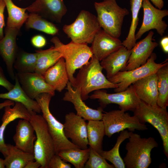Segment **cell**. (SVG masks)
Listing matches in <instances>:
<instances>
[{
  "mask_svg": "<svg viewBox=\"0 0 168 168\" xmlns=\"http://www.w3.org/2000/svg\"><path fill=\"white\" fill-rule=\"evenodd\" d=\"M20 30L6 27L5 35L0 40V55L4 62L10 77L15 80L13 64L18 52L16 38Z\"/></svg>",
  "mask_w": 168,
  "mask_h": 168,
  "instance_id": "cell-16",
  "label": "cell"
},
{
  "mask_svg": "<svg viewBox=\"0 0 168 168\" xmlns=\"http://www.w3.org/2000/svg\"><path fill=\"white\" fill-rule=\"evenodd\" d=\"M97 16L89 12L82 10L75 21L64 25L63 30L71 41L79 44H91L101 29Z\"/></svg>",
  "mask_w": 168,
  "mask_h": 168,
  "instance_id": "cell-6",
  "label": "cell"
},
{
  "mask_svg": "<svg viewBox=\"0 0 168 168\" xmlns=\"http://www.w3.org/2000/svg\"><path fill=\"white\" fill-rule=\"evenodd\" d=\"M8 155L4 163L7 168H25L30 161L35 160L34 154L26 152L10 144H6Z\"/></svg>",
  "mask_w": 168,
  "mask_h": 168,
  "instance_id": "cell-26",
  "label": "cell"
},
{
  "mask_svg": "<svg viewBox=\"0 0 168 168\" xmlns=\"http://www.w3.org/2000/svg\"><path fill=\"white\" fill-rule=\"evenodd\" d=\"M156 73L158 76L157 104L160 107L167 109L168 106V64L161 68Z\"/></svg>",
  "mask_w": 168,
  "mask_h": 168,
  "instance_id": "cell-35",
  "label": "cell"
},
{
  "mask_svg": "<svg viewBox=\"0 0 168 168\" xmlns=\"http://www.w3.org/2000/svg\"><path fill=\"white\" fill-rule=\"evenodd\" d=\"M87 138L89 147L100 155L103 151L102 142L105 135L102 120H90L87 123Z\"/></svg>",
  "mask_w": 168,
  "mask_h": 168,
  "instance_id": "cell-27",
  "label": "cell"
},
{
  "mask_svg": "<svg viewBox=\"0 0 168 168\" xmlns=\"http://www.w3.org/2000/svg\"></svg>",
  "mask_w": 168,
  "mask_h": 168,
  "instance_id": "cell-47",
  "label": "cell"
},
{
  "mask_svg": "<svg viewBox=\"0 0 168 168\" xmlns=\"http://www.w3.org/2000/svg\"><path fill=\"white\" fill-rule=\"evenodd\" d=\"M19 0V1H21V0Z\"/></svg>",
  "mask_w": 168,
  "mask_h": 168,
  "instance_id": "cell-46",
  "label": "cell"
},
{
  "mask_svg": "<svg viewBox=\"0 0 168 168\" xmlns=\"http://www.w3.org/2000/svg\"><path fill=\"white\" fill-rule=\"evenodd\" d=\"M142 7L143 11L142 23L137 34L136 40L139 39L145 32L155 29L158 33L162 36L168 26L163 18L168 15V11L155 7L149 0H143Z\"/></svg>",
  "mask_w": 168,
  "mask_h": 168,
  "instance_id": "cell-12",
  "label": "cell"
},
{
  "mask_svg": "<svg viewBox=\"0 0 168 168\" xmlns=\"http://www.w3.org/2000/svg\"><path fill=\"white\" fill-rule=\"evenodd\" d=\"M121 110H113L103 114L102 120L105 130V135L110 138L114 133L128 129L133 132L135 130L143 131L148 129L147 126L141 123L138 118Z\"/></svg>",
  "mask_w": 168,
  "mask_h": 168,
  "instance_id": "cell-10",
  "label": "cell"
},
{
  "mask_svg": "<svg viewBox=\"0 0 168 168\" xmlns=\"http://www.w3.org/2000/svg\"><path fill=\"white\" fill-rule=\"evenodd\" d=\"M155 6L156 7L159 9H162L164 6L163 0H150Z\"/></svg>",
  "mask_w": 168,
  "mask_h": 168,
  "instance_id": "cell-43",
  "label": "cell"
},
{
  "mask_svg": "<svg viewBox=\"0 0 168 168\" xmlns=\"http://www.w3.org/2000/svg\"><path fill=\"white\" fill-rule=\"evenodd\" d=\"M0 86L4 87L8 91L11 90L14 85L11 83L6 78L2 67L0 66Z\"/></svg>",
  "mask_w": 168,
  "mask_h": 168,
  "instance_id": "cell-40",
  "label": "cell"
},
{
  "mask_svg": "<svg viewBox=\"0 0 168 168\" xmlns=\"http://www.w3.org/2000/svg\"><path fill=\"white\" fill-rule=\"evenodd\" d=\"M6 5L3 0H0V40L4 37L3 29L5 26L4 11Z\"/></svg>",
  "mask_w": 168,
  "mask_h": 168,
  "instance_id": "cell-38",
  "label": "cell"
},
{
  "mask_svg": "<svg viewBox=\"0 0 168 168\" xmlns=\"http://www.w3.org/2000/svg\"><path fill=\"white\" fill-rule=\"evenodd\" d=\"M140 122L148 123L158 131L162 141L163 151L168 157V113L167 109L152 106L140 100L133 111Z\"/></svg>",
  "mask_w": 168,
  "mask_h": 168,
  "instance_id": "cell-7",
  "label": "cell"
},
{
  "mask_svg": "<svg viewBox=\"0 0 168 168\" xmlns=\"http://www.w3.org/2000/svg\"><path fill=\"white\" fill-rule=\"evenodd\" d=\"M25 23L27 29H35L53 35L57 34L59 31L53 23L37 13H30Z\"/></svg>",
  "mask_w": 168,
  "mask_h": 168,
  "instance_id": "cell-30",
  "label": "cell"
},
{
  "mask_svg": "<svg viewBox=\"0 0 168 168\" xmlns=\"http://www.w3.org/2000/svg\"><path fill=\"white\" fill-rule=\"evenodd\" d=\"M63 125L64 133L68 139L70 138L80 149L88 148L87 123L83 118L73 112H70L65 115Z\"/></svg>",
  "mask_w": 168,
  "mask_h": 168,
  "instance_id": "cell-13",
  "label": "cell"
},
{
  "mask_svg": "<svg viewBox=\"0 0 168 168\" xmlns=\"http://www.w3.org/2000/svg\"><path fill=\"white\" fill-rule=\"evenodd\" d=\"M29 121L36 134L34 153L35 160L40 164V168H47L50 160L55 152L54 141L47 122L42 115L36 113L31 114Z\"/></svg>",
  "mask_w": 168,
  "mask_h": 168,
  "instance_id": "cell-5",
  "label": "cell"
},
{
  "mask_svg": "<svg viewBox=\"0 0 168 168\" xmlns=\"http://www.w3.org/2000/svg\"><path fill=\"white\" fill-rule=\"evenodd\" d=\"M160 44L163 51L166 53H168V37H163L161 40Z\"/></svg>",
  "mask_w": 168,
  "mask_h": 168,
  "instance_id": "cell-41",
  "label": "cell"
},
{
  "mask_svg": "<svg viewBox=\"0 0 168 168\" xmlns=\"http://www.w3.org/2000/svg\"><path fill=\"white\" fill-rule=\"evenodd\" d=\"M154 34L153 31H150L144 38L136 43L131 49L125 70L135 69L146 63L158 45L152 40Z\"/></svg>",
  "mask_w": 168,
  "mask_h": 168,
  "instance_id": "cell-17",
  "label": "cell"
},
{
  "mask_svg": "<svg viewBox=\"0 0 168 168\" xmlns=\"http://www.w3.org/2000/svg\"><path fill=\"white\" fill-rule=\"evenodd\" d=\"M37 58V53H29L18 50L13 64L14 68L18 72H35Z\"/></svg>",
  "mask_w": 168,
  "mask_h": 168,
  "instance_id": "cell-33",
  "label": "cell"
},
{
  "mask_svg": "<svg viewBox=\"0 0 168 168\" xmlns=\"http://www.w3.org/2000/svg\"><path fill=\"white\" fill-rule=\"evenodd\" d=\"M156 58V54L152 53L144 64L131 70L120 71L108 79L110 82L117 85L118 87L114 88V91L125 90L135 82L156 73L161 68L168 64L167 59L161 63H156L155 62Z\"/></svg>",
  "mask_w": 168,
  "mask_h": 168,
  "instance_id": "cell-9",
  "label": "cell"
},
{
  "mask_svg": "<svg viewBox=\"0 0 168 168\" xmlns=\"http://www.w3.org/2000/svg\"><path fill=\"white\" fill-rule=\"evenodd\" d=\"M88 158L85 168H114V166L109 164L106 160L95 150L89 147Z\"/></svg>",
  "mask_w": 168,
  "mask_h": 168,
  "instance_id": "cell-36",
  "label": "cell"
},
{
  "mask_svg": "<svg viewBox=\"0 0 168 168\" xmlns=\"http://www.w3.org/2000/svg\"><path fill=\"white\" fill-rule=\"evenodd\" d=\"M43 76L45 82L55 91L61 92L69 82L65 60L61 58L48 69Z\"/></svg>",
  "mask_w": 168,
  "mask_h": 168,
  "instance_id": "cell-24",
  "label": "cell"
},
{
  "mask_svg": "<svg viewBox=\"0 0 168 168\" xmlns=\"http://www.w3.org/2000/svg\"><path fill=\"white\" fill-rule=\"evenodd\" d=\"M71 83L69 82L67 85V91L65 93L63 100L71 102L74 105L77 114L85 120H102L103 108L100 106L97 110L88 106L81 98L79 89H73Z\"/></svg>",
  "mask_w": 168,
  "mask_h": 168,
  "instance_id": "cell-18",
  "label": "cell"
},
{
  "mask_svg": "<svg viewBox=\"0 0 168 168\" xmlns=\"http://www.w3.org/2000/svg\"><path fill=\"white\" fill-rule=\"evenodd\" d=\"M127 151L123 161L127 168H147L152 162L151 152L158 144L152 137L141 138L138 134L130 132Z\"/></svg>",
  "mask_w": 168,
  "mask_h": 168,
  "instance_id": "cell-3",
  "label": "cell"
},
{
  "mask_svg": "<svg viewBox=\"0 0 168 168\" xmlns=\"http://www.w3.org/2000/svg\"><path fill=\"white\" fill-rule=\"evenodd\" d=\"M90 149L73 148L63 150L58 155L65 161L72 164L76 168H84L89 156Z\"/></svg>",
  "mask_w": 168,
  "mask_h": 168,
  "instance_id": "cell-31",
  "label": "cell"
},
{
  "mask_svg": "<svg viewBox=\"0 0 168 168\" xmlns=\"http://www.w3.org/2000/svg\"><path fill=\"white\" fill-rule=\"evenodd\" d=\"M8 12L6 27L20 30L27 20L29 14L26 7L21 8L15 5L12 0H3Z\"/></svg>",
  "mask_w": 168,
  "mask_h": 168,
  "instance_id": "cell-29",
  "label": "cell"
},
{
  "mask_svg": "<svg viewBox=\"0 0 168 168\" xmlns=\"http://www.w3.org/2000/svg\"><path fill=\"white\" fill-rule=\"evenodd\" d=\"M5 167L4 159L0 158V168H4Z\"/></svg>",
  "mask_w": 168,
  "mask_h": 168,
  "instance_id": "cell-45",
  "label": "cell"
},
{
  "mask_svg": "<svg viewBox=\"0 0 168 168\" xmlns=\"http://www.w3.org/2000/svg\"><path fill=\"white\" fill-rule=\"evenodd\" d=\"M26 8L30 13L57 23H61L67 11L63 0H35Z\"/></svg>",
  "mask_w": 168,
  "mask_h": 168,
  "instance_id": "cell-14",
  "label": "cell"
},
{
  "mask_svg": "<svg viewBox=\"0 0 168 168\" xmlns=\"http://www.w3.org/2000/svg\"><path fill=\"white\" fill-rule=\"evenodd\" d=\"M91 44L90 48L93 55L99 61L122 45L119 38L111 36L101 29L96 34Z\"/></svg>",
  "mask_w": 168,
  "mask_h": 168,
  "instance_id": "cell-19",
  "label": "cell"
},
{
  "mask_svg": "<svg viewBox=\"0 0 168 168\" xmlns=\"http://www.w3.org/2000/svg\"><path fill=\"white\" fill-rule=\"evenodd\" d=\"M51 94L41 93L35 99L39 105L42 116L47 124L49 132L53 138L55 148V154L61 151L73 148H79L65 136L63 125L58 121L51 113L49 108L52 97Z\"/></svg>",
  "mask_w": 168,
  "mask_h": 168,
  "instance_id": "cell-8",
  "label": "cell"
},
{
  "mask_svg": "<svg viewBox=\"0 0 168 168\" xmlns=\"http://www.w3.org/2000/svg\"><path fill=\"white\" fill-rule=\"evenodd\" d=\"M13 88L5 93H0V98L18 102L23 105L30 113H40V107L37 101L30 98L21 87L16 75Z\"/></svg>",
  "mask_w": 168,
  "mask_h": 168,
  "instance_id": "cell-25",
  "label": "cell"
},
{
  "mask_svg": "<svg viewBox=\"0 0 168 168\" xmlns=\"http://www.w3.org/2000/svg\"><path fill=\"white\" fill-rule=\"evenodd\" d=\"M94 5L101 28L111 36L119 38L124 18L129 14L128 10L119 6L116 0L96 2Z\"/></svg>",
  "mask_w": 168,
  "mask_h": 168,
  "instance_id": "cell-4",
  "label": "cell"
},
{
  "mask_svg": "<svg viewBox=\"0 0 168 168\" xmlns=\"http://www.w3.org/2000/svg\"><path fill=\"white\" fill-rule=\"evenodd\" d=\"M100 61L94 56L80 69L75 77L74 87L79 89L83 100H87L92 91L118 87L117 84L110 82L102 73Z\"/></svg>",
  "mask_w": 168,
  "mask_h": 168,
  "instance_id": "cell-1",
  "label": "cell"
},
{
  "mask_svg": "<svg viewBox=\"0 0 168 168\" xmlns=\"http://www.w3.org/2000/svg\"><path fill=\"white\" fill-rule=\"evenodd\" d=\"M71 165L63 160L58 155L55 154L50 160L47 168H71Z\"/></svg>",
  "mask_w": 168,
  "mask_h": 168,
  "instance_id": "cell-37",
  "label": "cell"
},
{
  "mask_svg": "<svg viewBox=\"0 0 168 168\" xmlns=\"http://www.w3.org/2000/svg\"><path fill=\"white\" fill-rule=\"evenodd\" d=\"M15 102L9 100H6L3 102L0 103V110L7 105L13 106L15 105Z\"/></svg>",
  "mask_w": 168,
  "mask_h": 168,
  "instance_id": "cell-44",
  "label": "cell"
},
{
  "mask_svg": "<svg viewBox=\"0 0 168 168\" xmlns=\"http://www.w3.org/2000/svg\"><path fill=\"white\" fill-rule=\"evenodd\" d=\"M157 81L158 76L156 73L138 80L132 84L140 100L151 105H157Z\"/></svg>",
  "mask_w": 168,
  "mask_h": 168,
  "instance_id": "cell-22",
  "label": "cell"
},
{
  "mask_svg": "<svg viewBox=\"0 0 168 168\" xmlns=\"http://www.w3.org/2000/svg\"><path fill=\"white\" fill-rule=\"evenodd\" d=\"M34 132L33 127L29 120L20 119L13 137L15 146L24 152L34 154V142L36 139Z\"/></svg>",
  "mask_w": 168,
  "mask_h": 168,
  "instance_id": "cell-21",
  "label": "cell"
},
{
  "mask_svg": "<svg viewBox=\"0 0 168 168\" xmlns=\"http://www.w3.org/2000/svg\"><path fill=\"white\" fill-rule=\"evenodd\" d=\"M131 52V49L128 50L122 45L101 61L100 64L106 71L108 79L118 72L125 70Z\"/></svg>",
  "mask_w": 168,
  "mask_h": 168,
  "instance_id": "cell-23",
  "label": "cell"
},
{
  "mask_svg": "<svg viewBox=\"0 0 168 168\" xmlns=\"http://www.w3.org/2000/svg\"><path fill=\"white\" fill-rule=\"evenodd\" d=\"M130 132L127 130L121 131L113 147L108 151H103L100 154L106 160L112 163L115 168H125L123 160L120 155L119 148L121 143L125 139L128 138Z\"/></svg>",
  "mask_w": 168,
  "mask_h": 168,
  "instance_id": "cell-34",
  "label": "cell"
},
{
  "mask_svg": "<svg viewBox=\"0 0 168 168\" xmlns=\"http://www.w3.org/2000/svg\"><path fill=\"white\" fill-rule=\"evenodd\" d=\"M15 102L12 107H11L10 105L4 107V112L2 119V123L0 126V152L4 157L8 155L7 147L4 138V131L7 126L17 119L30 120L32 114L21 103Z\"/></svg>",
  "mask_w": 168,
  "mask_h": 168,
  "instance_id": "cell-20",
  "label": "cell"
},
{
  "mask_svg": "<svg viewBox=\"0 0 168 168\" xmlns=\"http://www.w3.org/2000/svg\"><path fill=\"white\" fill-rule=\"evenodd\" d=\"M89 97L91 99H98L100 106L103 109L109 104H115L119 105L120 110L124 112L133 111L140 100L132 84L125 90L114 93H108L105 90H96Z\"/></svg>",
  "mask_w": 168,
  "mask_h": 168,
  "instance_id": "cell-11",
  "label": "cell"
},
{
  "mask_svg": "<svg viewBox=\"0 0 168 168\" xmlns=\"http://www.w3.org/2000/svg\"><path fill=\"white\" fill-rule=\"evenodd\" d=\"M31 42L34 47L38 48H42L46 44L45 38L40 35H37L33 37L31 39Z\"/></svg>",
  "mask_w": 168,
  "mask_h": 168,
  "instance_id": "cell-39",
  "label": "cell"
},
{
  "mask_svg": "<svg viewBox=\"0 0 168 168\" xmlns=\"http://www.w3.org/2000/svg\"><path fill=\"white\" fill-rule=\"evenodd\" d=\"M15 74L21 87L31 99H35L38 95L44 93L54 95L55 90L45 82L42 75L35 72Z\"/></svg>",
  "mask_w": 168,
  "mask_h": 168,
  "instance_id": "cell-15",
  "label": "cell"
},
{
  "mask_svg": "<svg viewBox=\"0 0 168 168\" xmlns=\"http://www.w3.org/2000/svg\"><path fill=\"white\" fill-rule=\"evenodd\" d=\"M40 164L36 161H29L26 166L25 168H40Z\"/></svg>",
  "mask_w": 168,
  "mask_h": 168,
  "instance_id": "cell-42",
  "label": "cell"
},
{
  "mask_svg": "<svg viewBox=\"0 0 168 168\" xmlns=\"http://www.w3.org/2000/svg\"><path fill=\"white\" fill-rule=\"evenodd\" d=\"M36 52L37 53V58L35 72L42 75L62 58L61 54L54 46L46 50H37Z\"/></svg>",
  "mask_w": 168,
  "mask_h": 168,
  "instance_id": "cell-28",
  "label": "cell"
},
{
  "mask_svg": "<svg viewBox=\"0 0 168 168\" xmlns=\"http://www.w3.org/2000/svg\"><path fill=\"white\" fill-rule=\"evenodd\" d=\"M50 41L64 59L69 82L74 87L75 77L73 75L76 70L86 64L93 56L90 47L87 44H79L72 41L64 44L56 36L53 37Z\"/></svg>",
  "mask_w": 168,
  "mask_h": 168,
  "instance_id": "cell-2",
  "label": "cell"
},
{
  "mask_svg": "<svg viewBox=\"0 0 168 168\" xmlns=\"http://www.w3.org/2000/svg\"><path fill=\"white\" fill-rule=\"evenodd\" d=\"M143 0H130L132 21L127 37L122 42V44L127 49L131 50L136 43L135 39L136 29L138 23V15L142 7Z\"/></svg>",
  "mask_w": 168,
  "mask_h": 168,
  "instance_id": "cell-32",
  "label": "cell"
}]
</instances>
